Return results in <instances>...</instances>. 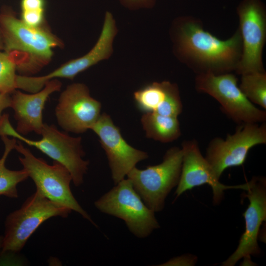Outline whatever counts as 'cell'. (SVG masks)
Masks as SVG:
<instances>
[{
  "label": "cell",
  "instance_id": "cell-27",
  "mask_svg": "<svg viewBox=\"0 0 266 266\" xmlns=\"http://www.w3.org/2000/svg\"><path fill=\"white\" fill-rule=\"evenodd\" d=\"M3 235H0V251L1 250V249H2V243H3Z\"/></svg>",
  "mask_w": 266,
  "mask_h": 266
},
{
  "label": "cell",
  "instance_id": "cell-26",
  "mask_svg": "<svg viewBox=\"0 0 266 266\" xmlns=\"http://www.w3.org/2000/svg\"><path fill=\"white\" fill-rule=\"evenodd\" d=\"M130 2L134 4H145L151 2L152 0H128Z\"/></svg>",
  "mask_w": 266,
  "mask_h": 266
},
{
  "label": "cell",
  "instance_id": "cell-18",
  "mask_svg": "<svg viewBox=\"0 0 266 266\" xmlns=\"http://www.w3.org/2000/svg\"><path fill=\"white\" fill-rule=\"evenodd\" d=\"M140 121L146 136L154 140L168 143L176 140L181 135L177 117L148 112L142 114Z\"/></svg>",
  "mask_w": 266,
  "mask_h": 266
},
{
  "label": "cell",
  "instance_id": "cell-25",
  "mask_svg": "<svg viewBox=\"0 0 266 266\" xmlns=\"http://www.w3.org/2000/svg\"><path fill=\"white\" fill-rule=\"evenodd\" d=\"M188 258L187 257H177L175 258L172 260H169V261L166 262L164 264V265H163L164 266H177V265H182V264H184V265H186V264H188L189 263L188 262Z\"/></svg>",
  "mask_w": 266,
  "mask_h": 266
},
{
  "label": "cell",
  "instance_id": "cell-8",
  "mask_svg": "<svg viewBox=\"0 0 266 266\" xmlns=\"http://www.w3.org/2000/svg\"><path fill=\"white\" fill-rule=\"evenodd\" d=\"M195 87L217 100L223 112L236 123H260L266 120V112L246 98L238 86L237 78L231 72L198 74Z\"/></svg>",
  "mask_w": 266,
  "mask_h": 266
},
{
  "label": "cell",
  "instance_id": "cell-4",
  "mask_svg": "<svg viewBox=\"0 0 266 266\" xmlns=\"http://www.w3.org/2000/svg\"><path fill=\"white\" fill-rule=\"evenodd\" d=\"M14 149L22 155L19 161L34 183L36 190L53 202L79 213L97 227L73 195L70 187L72 176L65 166L54 161L52 165L48 164L43 159L36 157L20 141H17Z\"/></svg>",
  "mask_w": 266,
  "mask_h": 266
},
{
  "label": "cell",
  "instance_id": "cell-20",
  "mask_svg": "<svg viewBox=\"0 0 266 266\" xmlns=\"http://www.w3.org/2000/svg\"><path fill=\"white\" fill-rule=\"evenodd\" d=\"M238 86L249 101L266 109V71L241 75Z\"/></svg>",
  "mask_w": 266,
  "mask_h": 266
},
{
  "label": "cell",
  "instance_id": "cell-14",
  "mask_svg": "<svg viewBox=\"0 0 266 266\" xmlns=\"http://www.w3.org/2000/svg\"><path fill=\"white\" fill-rule=\"evenodd\" d=\"M183 152L181 175L175 192L176 198L184 192L196 187L207 184L213 192L214 204L222 200L225 190L231 189L246 191L248 182L243 184L228 186L221 183L210 164L201 154L197 141H185L182 144Z\"/></svg>",
  "mask_w": 266,
  "mask_h": 266
},
{
  "label": "cell",
  "instance_id": "cell-7",
  "mask_svg": "<svg viewBox=\"0 0 266 266\" xmlns=\"http://www.w3.org/2000/svg\"><path fill=\"white\" fill-rule=\"evenodd\" d=\"M94 205L100 212L123 220L137 237H146L160 227L155 212L144 203L128 178L115 184Z\"/></svg>",
  "mask_w": 266,
  "mask_h": 266
},
{
  "label": "cell",
  "instance_id": "cell-24",
  "mask_svg": "<svg viewBox=\"0 0 266 266\" xmlns=\"http://www.w3.org/2000/svg\"><path fill=\"white\" fill-rule=\"evenodd\" d=\"M11 98L8 94L0 92V119L2 117V112L6 108L11 107Z\"/></svg>",
  "mask_w": 266,
  "mask_h": 266
},
{
  "label": "cell",
  "instance_id": "cell-23",
  "mask_svg": "<svg viewBox=\"0 0 266 266\" xmlns=\"http://www.w3.org/2000/svg\"><path fill=\"white\" fill-rule=\"evenodd\" d=\"M21 10H44V0H21Z\"/></svg>",
  "mask_w": 266,
  "mask_h": 266
},
{
  "label": "cell",
  "instance_id": "cell-15",
  "mask_svg": "<svg viewBox=\"0 0 266 266\" xmlns=\"http://www.w3.org/2000/svg\"><path fill=\"white\" fill-rule=\"evenodd\" d=\"M246 196L249 204L243 216L245 230L236 250L222 265L233 266L241 259L250 260L251 255L260 252L257 239L261 225L266 220V180L264 177H253L248 182Z\"/></svg>",
  "mask_w": 266,
  "mask_h": 266
},
{
  "label": "cell",
  "instance_id": "cell-1",
  "mask_svg": "<svg viewBox=\"0 0 266 266\" xmlns=\"http://www.w3.org/2000/svg\"><path fill=\"white\" fill-rule=\"evenodd\" d=\"M172 38L178 59L197 74L235 71L241 58L238 29L229 38L222 40L205 30L198 19L185 16L175 21Z\"/></svg>",
  "mask_w": 266,
  "mask_h": 266
},
{
  "label": "cell",
  "instance_id": "cell-11",
  "mask_svg": "<svg viewBox=\"0 0 266 266\" xmlns=\"http://www.w3.org/2000/svg\"><path fill=\"white\" fill-rule=\"evenodd\" d=\"M117 32L113 16L106 15L100 36L89 52L81 57L66 63L44 76L17 75V88L33 93L41 90L46 83L51 80L57 78L73 79L79 73L111 56L113 52V40Z\"/></svg>",
  "mask_w": 266,
  "mask_h": 266
},
{
  "label": "cell",
  "instance_id": "cell-19",
  "mask_svg": "<svg viewBox=\"0 0 266 266\" xmlns=\"http://www.w3.org/2000/svg\"><path fill=\"white\" fill-rule=\"evenodd\" d=\"M4 143V150L0 158V196L16 199L19 197L17 186L18 184L29 177L27 172L23 168L19 170H13L7 168L5 162L11 151L14 149L17 140L10 139L7 135L1 136Z\"/></svg>",
  "mask_w": 266,
  "mask_h": 266
},
{
  "label": "cell",
  "instance_id": "cell-6",
  "mask_svg": "<svg viewBox=\"0 0 266 266\" xmlns=\"http://www.w3.org/2000/svg\"><path fill=\"white\" fill-rule=\"evenodd\" d=\"M183 152L173 147L166 152L162 162L144 169L134 167L127 177L144 203L155 212L164 207L165 200L177 185L181 172Z\"/></svg>",
  "mask_w": 266,
  "mask_h": 266
},
{
  "label": "cell",
  "instance_id": "cell-2",
  "mask_svg": "<svg viewBox=\"0 0 266 266\" xmlns=\"http://www.w3.org/2000/svg\"><path fill=\"white\" fill-rule=\"evenodd\" d=\"M0 25L6 52L13 57L21 71H37L50 60L53 49L61 45L48 30L28 26L11 13L0 15Z\"/></svg>",
  "mask_w": 266,
  "mask_h": 266
},
{
  "label": "cell",
  "instance_id": "cell-28",
  "mask_svg": "<svg viewBox=\"0 0 266 266\" xmlns=\"http://www.w3.org/2000/svg\"><path fill=\"white\" fill-rule=\"evenodd\" d=\"M1 39L0 37V48H1Z\"/></svg>",
  "mask_w": 266,
  "mask_h": 266
},
{
  "label": "cell",
  "instance_id": "cell-13",
  "mask_svg": "<svg viewBox=\"0 0 266 266\" xmlns=\"http://www.w3.org/2000/svg\"><path fill=\"white\" fill-rule=\"evenodd\" d=\"M91 130L99 137L105 152L115 185L125 178L138 163L148 158L147 153L127 143L119 128L106 113L100 114Z\"/></svg>",
  "mask_w": 266,
  "mask_h": 266
},
{
  "label": "cell",
  "instance_id": "cell-17",
  "mask_svg": "<svg viewBox=\"0 0 266 266\" xmlns=\"http://www.w3.org/2000/svg\"><path fill=\"white\" fill-rule=\"evenodd\" d=\"M133 99L143 113L154 112L178 117L183 109L177 85L167 81L145 85L134 92Z\"/></svg>",
  "mask_w": 266,
  "mask_h": 266
},
{
  "label": "cell",
  "instance_id": "cell-21",
  "mask_svg": "<svg viewBox=\"0 0 266 266\" xmlns=\"http://www.w3.org/2000/svg\"><path fill=\"white\" fill-rule=\"evenodd\" d=\"M17 65L13 57L7 52H0V92L9 94L16 88Z\"/></svg>",
  "mask_w": 266,
  "mask_h": 266
},
{
  "label": "cell",
  "instance_id": "cell-22",
  "mask_svg": "<svg viewBox=\"0 0 266 266\" xmlns=\"http://www.w3.org/2000/svg\"><path fill=\"white\" fill-rule=\"evenodd\" d=\"M44 19V10H23L21 12V20L32 27H41Z\"/></svg>",
  "mask_w": 266,
  "mask_h": 266
},
{
  "label": "cell",
  "instance_id": "cell-3",
  "mask_svg": "<svg viewBox=\"0 0 266 266\" xmlns=\"http://www.w3.org/2000/svg\"><path fill=\"white\" fill-rule=\"evenodd\" d=\"M41 139L33 140L19 133L11 126L8 115L0 119V136H11L34 147L42 153L65 166L70 171L75 186L83 182L89 162L83 159L85 153L80 136L72 137L58 130L55 126L44 123Z\"/></svg>",
  "mask_w": 266,
  "mask_h": 266
},
{
  "label": "cell",
  "instance_id": "cell-5",
  "mask_svg": "<svg viewBox=\"0 0 266 266\" xmlns=\"http://www.w3.org/2000/svg\"><path fill=\"white\" fill-rule=\"evenodd\" d=\"M71 211L50 200L36 190L19 209L6 216L2 253L19 252L43 222L54 217L66 218Z\"/></svg>",
  "mask_w": 266,
  "mask_h": 266
},
{
  "label": "cell",
  "instance_id": "cell-10",
  "mask_svg": "<svg viewBox=\"0 0 266 266\" xmlns=\"http://www.w3.org/2000/svg\"><path fill=\"white\" fill-rule=\"evenodd\" d=\"M266 143V124L243 123L224 139L213 138L206 149L205 159L220 179L228 167L242 165L249 150L254 146Z\"/></svg>",
  "mask_w": 266,
  "mask_h": 266
},
{
  "label": "cell",
  "instance_id": "cell-16",
  "mask_svg": "<svg viewBox=\"0 0 266 266\" xmlns=\"http://www.w3.org/2000/svg\"><path fill=\"white\" fill-rule=\"evenodd\" d=\"M61 82L57 79L46 83L44 87L37 92L25 94L14 91L11 98V107L14 112L17 121L16 131L24 135L34 132L40 134L44 125L42 113L46 102L53 93L59 91Z\"/></svg>",
  "mask_w": 266,
  "mask_h": 266
},
{
  "label": "cell",
  "instance_id": "cell-9",
  "mask_svg": "<svg viewBox=\"0 0 266 266\" xmlns=\"http://www.w3.org/2000/svg\"><path fill=\"white\" fill-rule=\"evenodd\" d=\"M242 53L235 70L239 75L265 71L263 53L266 41V11L261 0H242L236 9Z\"/></svg>",
  "mask_w": 266,
  "mask_h": 266
},
{
  "label": "cell",
  "instance_id": "cell-12",
  "mask_svg": "<svg viewBox=\"0 0 266 266\" xmlns=\"http://www.w3.org/2000/svg\"><path fill=\"white\" fill-rule=\"evenodd\" d=\"M100 102L92 97L88 88L76 83L61 93L55 108L60 126L66 132L82 133L91 130L101 113Z\"/></svg>",
  "mask_w": 266,
  "mask_h": 266
}]
</instances>
